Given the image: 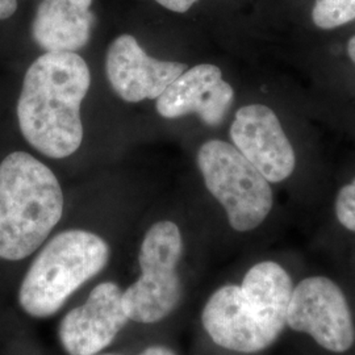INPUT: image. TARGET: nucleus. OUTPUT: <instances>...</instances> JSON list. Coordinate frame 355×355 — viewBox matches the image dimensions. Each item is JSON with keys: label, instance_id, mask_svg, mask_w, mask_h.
I'll return each mask as SVG.
<instances>
[{"label": "nucleus", "instance_id": "11", "mask_svg": "<svg viewBox=\"0 0 355 355\" xmlns=\"http://www.w3.org/2000/svg\"><path fill=\"white\" fill-rule=\"evenodd\" d=\"M234 99V89L223 79L220 67L198 64L171 82L157 99V111L165 119L196 114L209 127L220 125Z\"/></svg>", "mask_w": 355, "mask_h": 355}, {"label": "nucleus", "instance_id": "12", "mask_svg": "<svg viewBox=\"0 0 355 355\" xmlns=\"http://www.w3.org/2000/svg\"><path fill=\"white\" fill-rule=\"evenodd\" d=\"M92 0H44L32 24L35 42L45 51L85 48L91 36Z\"/></svg>", "mask_w": 355, "mask_h": 355}, {"label": "nucleus", "instance_id": "8", "mask_svg": "<svg viewBox=\"0 0 355 355\" xmlns=\"http://www.w3.org/2000/svg\"><path fill=\"white\" fill-rule=\"evenodd\" d=\"M229 133L233 145L268 183L283 182L293 173V148L271 108L262 104L242 107L236 112Z\"/></svg>", "mask_w": 355, "mask_h": 355}, {"label": "nucleus", "instance_id": "17", "mask_svg": "<svg viewBox=\"0 0 355 355\" xmlns=\"http://www.w3.org/2000/svg\"><path fill=\"white\" fill-rule=\"evenodd\" d=\"M104 355H120V354H104ZM139 355H177L171 349L165 347V346H150L145 349L142 353Z\"/></svg>", "mask_w": 355, "mask_h": 355}, {"label": "nucleus", "instance_id": "4", "mask_svg": "<svg viewBox=\"0 0 355 355\" xmlns=\"http://www.w3.org/2000/svg\"><path fill=\"white\" fill-rule=\"evenodd\" d=\"M110 259L107 242L95 233L70 229L53 237L26 271L19 303L26 315L51 318Z\"/></svg>", "mask_w": 355, "mask_h": 355}, {"label": "nucleus", "instance_id": "15", "mask_svg": "<svg viewBox=\"0 0 355 355\" xmlns=\"http://www.w3.org/2000/svg\"><path fill=\"white\" fill-rule=\"evenodd\" d=\"M155 1L173 12L184 13L187 12L198 0H155Z\"/></svg>", "mask_w": 355, "mask_h": 355}, {"label": "nucleus", "instance_id": "2", "mask_svg": "<svg viewBox=\"0 0 355 355\" xmlns=\"http://www.w3.org/2000/svg\"><path fill=\"white\" fill-rule=\"evenodd\" d=\"M291 278L277 262L252 267L241 286H224L208 299L202 321L220 347L252 354L265 350L286 325Z\"/></svg>", "mask_w": 355, "mask_h": 355}, {"label": "nucleus", "instance_id": "5", "mask_svg": "<svg viewBox=\"0 0 355 355\" xmlns=\"http://www.w3.org/2000/svg\"><path fill=\"white\" fill-rule=\"evenodd\" d=\"M198 166L207 190L225 209L232 228L249 232L265 221L272 208V190L234 145L221 140L204 142Z\"/></svg>", "mask_w": 355, "mask_h": 355}, {"label": "nucleus", "instance_id": "1", "mask_svg": "<svg viewBox=\"0 0 355 355\" xmlns=\"http://www.w3.org/2000/svg\"><path fill=\"white\" fill-rule=\"evenodd\" d=\"M91 85L86 61L71 51H46L26 70L17 102L26 142L53 158H66L83 140L80 105Z\"/></svg>", "mask_w": 355, "mask_h": 355}, {"label": "nucleus", "instance_id": "13", "mask_svg": "<svg viewBox=\"0 0 355 355\" xmlns=\"http://www.w3.org/2000/svg\"><path fill=\"white\" fill-rule=\"evenodd\" d=\"M355 19V0H316L312 20L320 29H334Z\"/></svg>", "mask_w": 355, "mask_h": 355}, {"label": "nucleus", "instance_id": "16", "mask_svg": "<svg viewBox=\"0 0 355 355\" xmlns=\"http://www.w3.org/2000/svg\"><path fill=\"white\" fill-rule=\"evenodd\" d=\"M17 10L16 0H0V20L10 19Z\"/></svg>", "mask_w": 355, "mask_h": 355}, {"label": "nucleus", "instance_id": "14", "mask_svg": "<svg viewBox=\"0 0 355 355\" xmlns=\"http://www.w3.org/2000/svg\"><path fill=\"white\" fill-rule=\"evenodd\" d=\"M336 215L343 227L355 233V178L338 192Z\"/></svg>", "mask_w": 355, "mask_h": 355}, {"label": "nucleus", "instance_id": "18", "mask_svg": "<svg viewBox=\"0 0 355 355\" xmlns=\"http://www.w3.org/2000/svg\"><path fill=\"white\" fill-rule=\"evenodd\" d=\"M347 54L352 58V61L355 64V36L350 38L349 44H347Z\"/></svg>", "mask_w": 355, "mask_h": 355}, {"label": "nucleus", "instance_id": "6", "mask_svg": "<svg viewBox=\"0 0 355 355\" xmlns=\"http://www.w3.org/2000/svg\"><path fill=\"white\" fill-rule=\"evenodd\" d=\"M182 252L183 241L177 224L159 221L146 232L139 254L140 278L123 291L129 320L154 324L177 308L182 297L177 272Z\"/></svg>", "mask_w": 355, "mask_h": 355}, {"label": "nucleus", "instance_id": "3", "mask_svg": "<svg viewBox=\"0 0 355 355\" xmlns=\"http://www.w3.org/2000/svg\"><path fill=\"white\" fill-rule=\"evenodd\" d=\"M62 214L64 193L51 168L28 153L8 154L0 164V258L35 253Z\"/></svg>", "mask_w": 355, "mask_h": 355}, {"label": "nucleus", "instance_id": "10", "mask_svg": "<svg viewBox=\"0 0 355 355\" xmlns=\"http://www.w3.org/2000/svg\"><path fill=\"white\" fill-rule=\"evenodd\" d=\"M187 69V64L149 57L130 35L116 38L108 48L105 60L110 85L128 103L158 99L167 86Z\"/></svg>", "mask_w": 355, "mask_h": 355}, {"label": "nucleus", "instance_id": "9", "mask_svg": "<svg viewBox=\"0 0 355 355\" xmlns=\"http://www.w3.org/2000/svg\"><path fill=\"white\" fill-rule=\"evenodd\" d=\"M123 291L112 282L98 284L85 304L61 321L58 336L69 355H96L114 341L128 322Z\"/></svg>", "mask_w": 355, "mask_h": 355}, {"label": "nucleus", "instance_id": "7", "mask_svg": "<svg viewBox=\"0 0 355 355\" xmlns=\"http://www.w3.org/2000/svg\"><path fill=\"white\" fill-rule=\"evenodd\" d=\"M286 325L309 334L333 353H345L354 343V322L346 297L324 277L306 278L293 288Z\"/></svg>", "mask_w": 355, "mask_h": 355}]
</instances>
